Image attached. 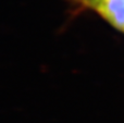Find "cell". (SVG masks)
Wrapping results in <instances>:
<instances>
[{
	"mask_svg": "<svg viewBox=\"0 0 124 123\" xmlns=\"http://www.w3.org/2000/svg\"><path fill=\"white\" fill-rule=\"evenodd\" d=\"M84 6L95 9L112 25L124 32V0H87Z\"/></svg>",
	"mask_w": 124,
	"mask_h": 123,
	"instance_id": "cell-1",
	"label": "cell"
},
{
	"mask_svg": "<svg viewBox=\"0 0 124 123\" xmlns=\"http://www.w3.org/2000/svg\"><path fill=\"white\" fill-rule=\"evenodd\" d=\"M86 1H87V0H84V1H83V4H85V3H86Z\"/></svg>",
	"mask_w": 124,
	"mask_h": 123,
	"instance_id": "cell-2",
	"label": "cell"
},
{
	"mask_svg": "<svg viewBox=\"0 0 124 123\" xmlns=\"http://www.w3.org/2000/svg\"><path fill=\"white\" fill-rule=\"evenodd\" d=\"M79 1H81V2H82V3H83V1H84V0H79Z\"/></svg>",
	"mask_w": 124,
	"mask_h": 123,
	"instance_id": "cell-3",
	"label": "cell"
}]
</instances>
